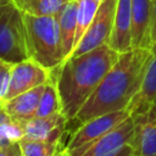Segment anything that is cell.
I'll list each match as a JSON object with an SVG mask.
<instances>
[{
    "label": "cell",
    "mask_w": 156,
    "mask_h": 156,
    "mask_svg": "<svg viewBox=\"0 0 156 156\" xmlns=\"http://www.w3.org/2000/svg\"><path fill=\"white\" fill-rule=\"evenodd\" d=\"M129 116L130 113L128 112V110H121L90 118L87 122L80 123L78 129L69 138L66 147L68 149V151H73L85 144H89L121 124Z\"/></svg>",
    "instance_id": "cell-7"
},
{
    "label": "cell",
    "mask_w": 156,
    "mask_h": 156,
    "mask_svg": "<svg viewBox=\"0 0 156 156\" xmlns=\"http://www.w3.org/2000/svg\"><path fill=\"white\" fill-rule=\"evenodd\" d=\"M11 144H15V143H11L9 139H6L2 134H1V132H0V147H5V146H9V145H11Z\"/></svg>",
    "instance_id": "cell-27"
},
{
    "label": "cell",
    "mask_w": 156,
    "mask_h": 156,
    "mask_svg": "<svg viewBox=\"0 0 156 156\" xmlns=\"http://www.w3.org/2000/svg\"><path fill=\"white\" fill-rule=\"evenodd\" d=\"M18 122L22 124L24 130L23 139L40 141H61L68 121L62 112H56L50 116L33 117Z\"/></svg>",
    "instance_id": "cell-9"
},
{
    "label": "cell",
    "mask_w": 156,
    "mask_h": 156,
    "mask_svg": "<svg viewBox=\"0 0 156 156\" xmlns=\"http://www.w3.org/2000/svg\"><path fill=\"white\" fill-rule=\"evenodd\" d=\"M24 21L29 58L52 72L65 61L57 17L24 13Z\"/></svg>",
    "instance_id": "cell-3"
},
{
    "label": "cell",
    "mask_w": 156,
    "mask_h": 156,
    "mask_svg": "<svg viewBox=\"0 0 156 156\" xmlns=\"http://www.w3.org/2000/svg\"><path fill=\"white\" fill-rule=\"evenodd\" d=\"M29 58L24 13L12 1L0 5V60L17 63Z\"/></svg>",
    "instance_id": "cell-4"
},
{
    "label": "cell",
    "mask_w": 156,
    "mask_h": 156,
    "mask_svg": "<svg viewBox=\"0 0 156 156\" xmlns=\"http://www.w3.org/2000/svg\"><path fill=\"white\" fill-rule=\"evenodd\" d=\"M119 54L108 44L101 45L78 56H71L57 68L52 78L61 99L62 113L68 122L96 90L104 77L118 60Z\"/></svg>",
    "instance_id": "cell-2"
},
{
    "label": "cell",
    "mask_w": 156,
    "mask_h": 156,
    "mask_svg": "<svg viewBox=\"0 0 156 156\" xmlns=\"http://www.w3.org/2000/svg\"><path fill=\"white\" fill-rule=\"evenodd\" d=\"M151 41L152 45L156 44V0H152L151 10Z\"/></svg>",
    "instance_id": "cell-24"
},
{
    "label": "cell",
    "mask_w": 156,
    "mask_h": 156,
    "mask_svg": "<svg viewBox=\"0 0 156 156\" xmlns=\"http://www.w3.org/2000/svg\"><path fill=\"white\" fill-rule=\"evenodd\" d=\"M4 63H5V61H2V60H0V71H1V68H2V66H4Z\"/></svg>",
    "instance_id": "cell-29"
},
{
    "label": "cell",
    "mask_w": 156,
    "mask_h": 156,
    "mask_svg": "<svg viewBox=\"0 0 156 156\" xmlns=\"http://www.w3.org/2000/svg\"><path fill=\"white\" fill-rule=\"evenodd\" d=\"M56 112H62V105H61V99L57 91L56 83L51 77V79L45 84V88L34 117H45Z\"/></svg>",
    "instance_id": "cell-17"
},
{
    "label": "cell",
    "mask_w": 156,
    "mask_h": 156,
    "mask_svg": "<svg viewBox=\"0 0 156 156\" xmlns=\"http://www.w3.org/2000/svg\"><path fill=\"white\" fill-rule=\"evenodd\" d=\"M156 98V44L152 45V58L146 69L143 84L136 95L127 107L133 118L143 116L147 112Z\"/></svg>",
    "instance_id": "cell-12"
},
{
    "label": "cell",
    "mask_w": 156,
    "mask_h": 156,
    "mask_svg": "<svg viewBox=\"0 0 156 156\" xmlns=\"http://www.w3.org/2000/svg\"><path fill=\"white\" fill-rule=\"evenodd\" d=\"M52 156H72L67 147H60Z\"/></svg>",
    "instance_id": "cell-26"
},
{
    "label": "cell",
    "mask_w": 156,
    "mask_h": 156,
    "mask_svg": "<svg viewBox=\"0 0 156 156\" xmlns=\"http://www.w3.org/2000/svg\"><path fill=\"white\" fill-rule=\"evenodd\" d=\"M0 132L11 143H20L24 138L23 127L17 119H11L10 122L0 126Z\"/></svg>",
    "instance_id": "cell-20"
},
{
    "label": "cell",
    "mask_w": 156,
    "mask_h": 156,
    "mask_svg": "<svg viewBox=\"0 0 156 156\" xmlns=\"http://www.w3.org/2000/svg\"><path fill=\"white\" fill-rule=\"evenodd\" d=\"M96 1H98V2H101V1H102V0H96Z\"/></svg>",
    "instance_id": "cell-30"
},
{
    "label": "cell",
    "mask_w": 156,
    "mask_h": 156,
    "mask_svg": "<svg viewBox=\"0 0 156 156\" xmlns=\"http://www.w3.org/2000/svg\"><path fill=\"white\" fill-rule=\"evenodd\" d=\"M117 1L118 0H102L100 2L90 27L85 32L79 44L74 48L71 56L82 55L108 43L113 28Z\"/></svg>",
    "instance_id": "cell-5"
},
{
    "label": "cell",
    "mask_w": 156,
    "mask_h": 156,
    "mask_svg": "<svg viewBox=\"0 0 156 156\" xmlns=\"http://www.w3.org/2000/svg\"><path fill=\"white\" fill-rule=\"evenodd\" d=\"M155 119H156V98H155L154 102L151 104L150 108L147 110V112L143 116L135 117L134 121L135 122H145V121H155Z\"/></svg>",
    "instance_id": "cell-23"
},
{
    "label": "cell",
    "mask_w": 156,
    "mask_h": 156,
    "mask_svg": "<svg viewBox=\"0 0 156 156\" xmlns=\"http://www.w3.org/2000/svg\"><path fill=\"white\" fill-rule=\"evenodd\" d=\"M152 0H132V48H152Z\"/></svg>",
    "instance_id": "cell-11"
},
{
    "label": "cell",
    "mask_w": 156,
    "mask_h": 156,
    "mask_svg": "<svg viewBox=\"0 0 156 156\" xmlns=\"http://www.w3.org/2000/svg\"><path fill=\"white\" fill-rule=\"evenodd\" d=\"M11 119H13L2 107H0V126H2V124H5V123H7V122H10Z\"/></svg>",
    "instance_id": "cell-25"
},
{
    "label": "cell",
    "mask_w": 156,
    "mask_h": 156,
    "mask_svg": "<svg viewBox=\"0 0 156 156\" xmlns=\"http://www.w3.org/2000/svg\"><path fill=\"white\" fill-rule=\"evenodd\" d=\"M79 0H69L56 16L60 28L65 60H67L74 49V38L77 29V10Z\"/></svg>",
    "instance_id": "cell-14"
},
{
    "label": "cell",
    "mask_w": 156,
    "mask_h": 156,
    "mask_svg": "<svg viewBox=\"0 0 156 156\" xmlns=\"http://www.w3.org/2000/svg\"><path fill=\"white\" fill-rule=\"evenodd\" d=\"M134 118L129 116L121 124L105 133L100 138L69 152L72 156H106L123 145L129 144L134 134Z\"/></svg>",
    "instance_id": "cell-6"
},
{
    "label": "cell",
    "mask_w": 156,
    "mask_h": 156,
    "mask_svg": "<svg viewBox=\"0 0 156 156\" xmlns=\"http://www.w3.org/2000/svg\"><path fill=\"white\" fill-rule=\"evenodd\" d=\"M21 149L18 143L11 144L5 147H0V156H21Z\"/></svg>",
    "instance_id": "cell-22"
},
{
    "label": "cell",
    "mask_w": 156,
    "mask_h": 156,
    "mask_svg": "<svg viewBox=\"0 0 156 156\" xmlns=\"http://www.w3.org/2000/svg\"><path fill=\"white\" fill-rule=\"evenodd\" d=\"M129 145L133 156H156V119L135 122Z\"/></svg>",
    "instance_id": "cell-15"
},
{
    "label": "cell",
    "mask_w": 156,
    "mask_h": 156,
    "mask_svg": "<svg viewBox=\"0 0 156 156\" xmlns=\"http://www.w3.org/2000/svg\"><path fill=\"white\" fill-rule=\"evenodd\" d=\"M12 4L26 15L57 16L69 0H11Z\"/></svg>",
    "instance_id": "cell-16"
},
{
    "label": "cell",
    "mask_w": 156,
    "mask_h": 156,
    "mask_svg": "<svg viewBox=\"0 0 156 156\" xmlns=\"http://www.w3.org/2000/svg\"><path fill=\"white\" fill-rule=\"evenodd\" d=\"M152 58V48H133L119 54L96 90L76 116L79 123L100 115L127 110L139 91Z\"/></svg>",
    "instance_id": "cell-1"
},
{
    "label": "cell",
    "mask_w": 156,
    "mask_h": 156,
    "mask_svg": "<svg viewBox=\"0 0 156 156\" xmlns=\"http://www.w3.org/2000/svg\"><path fill=\"white\" fill-rule=\"evenodd\" d=\"M21 156H22V155H21Z\"/></svg>",
    "instance_id": "cell-31"
},
{
    "label": "cell",
    "mask_w": 156,
    "mask_h": 156,
    "mask_svg": "<svg viewBox=\"0 0 156 156\" xmlns=\"http://www.w3.org/2000/svg\"><path fill=\"white\" fill-rule=\"evenodd\" d=\"M51 77L52 76L49 69L40 66L32 58L13 63L11 66L10 87L5 102L35 87L46 84L51 79Z\"/></svg>",
    "instance_id": "cell-8"
},
{
    "label": "cell",
    "mask_w": 156,
    "mask_h": 156,
    "mask_svg": "<svg viewBox=\"0 0 156 156\" xmlns=\"http://www.w3.org/2000/svg\"><path fill=\"white\" fill-rule=\"evenodd\" d=\"M11 0H0V5L1 4H6V2H10Z\"/></svg>",
    "instance_id": "cell-28"
},
{
    "label": "cell",
    "mask_w": 156,
    "mask_h": 156,
    "mask_svg": "<svg viewBox=\"0 0 156 156\" xmlns=\"http://www.w3.org/2000/svg\"><path fill=\"white\" fill-rule=\"evenodd\" d=\"M118 54L126 52L132 48V0H118L113 28L107 43Z\"/></svg>",
    "instance_id": "cell-10"
},
{
    "label": "cell",
    "mask_w": 156,
    "mask_h": 156,
    "mask_svg": "<svg viewBox=\"0 0 156 156\" xmlns=\"http://www.w3.org/2000/svg\"><path fill=\"white\" fill-rule=\"evenodd\" d=\"M45 84L35 87L28 91H24L2 105V108L13 118V119H29L35 116L39 101L41 99Z\"/></svg>",
    "instance_id": "cell-13"
},
{
    "label": "cell",
    "mask_w": 156,
    "mask_h": 156,
    "mask_svg": "<svg viewBox=\"0 0 156 156\" xmlns=\"http://www.w3.org/2000/svg\"><path fill=\"white\" fill-rule=\"evenodd\" d=\"M18 145L22 156H52L61 147V141H40L32 139H22Z\"/></svg>",
    "instance_id": "cell-19"
},
{
    "label": "cell",
    "mask_w": 156,
    "mask_h": 156,
    "mask_svg": "<svg viewBox=\"0 0 156 156\" xmlns=\"http://www.w3.org/2000/svg\"><path fill=\"white\" fill-rule=\"evenodd\" d=\"M11 66H12L11 63L5 62L0 71V107H2L7 96V91L10 87V77H11Z\"/></svg>",
    "instance_id": "cell-21"
},
{
    "label": "cell",
    "mask_w": 156,
    "mask_h": 156,
    "mask_svg": "<svg viewBox=\"0 0 156 156\" xmlns=\"http://www.w3.org/2000/svg\"><path fill=\"white\" fill-rule=\"evenodd\" d=\"M99 5L100 2H98L96 0H79L77 10V29L74 38V48L79 44L85 32L90 27L95 17V13L99 9Z\"/></svg>",
    "instance_id": "cell-18"
}]
</instances>
